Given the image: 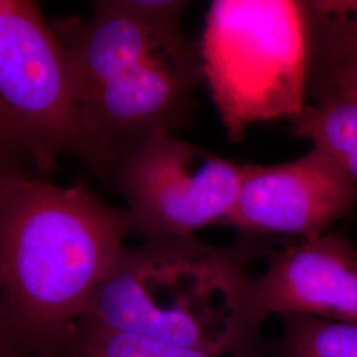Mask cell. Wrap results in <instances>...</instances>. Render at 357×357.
<instances>
[{
    "label": "cell",
    "instance_id": "obj_1",
    "mask_svg": "<svg viewBox=\"0 0 357 357\" xmlns=\"http://www.w3.org/2000/svg\"><path fill=\"white\" fill-rule=\"evenodd\" d=\"M134 224L84 187L0 184V307L32 357H60Z\"/></svg>",
    "mask_w": 357,
    "mask_h": 357
},
{
    "label": "cell",
    "instance_id": "obj_2",
    "mask_svg": "<svg viewBox=\"0 0 357 357\" xmlns=\"http://www.w3.org/2000/svg\"><path fill=\"white\" fill-rule=\"evenodd\" d=\"M250 248L196 236L125 248L84 319L215 357H258L252 320Z\"/></svg>",
    "mask_w": 357,
    "mask_h": 357
},
{
    "label": "cell",
    "instance_id": "obj_3",
    "mask_svg": "<svg viewBox=\"0 0 357 357\" xmlns=\"http://www.w3.org/2000/svg\"><path fill=\"white\" fill-rule=\"evenodd\" d=\"M203 79L231 141L307 105L311 36L306 3L215 0L199 47Z\"/></svg>",
    "mask_w": 357,
    "mask_h": 357
},
{
    "label": "cell",
    "instance_id": "obj_4",
    "mask_svg": "<svg viewBox=\"0 0 357 357\" xmlns=\"http://www.w3.org/2000/svg\"><path fill=\"white\" fill-rule=\"evenodd\" d=\"M0 143L40 178L60 158L81 156L64 52L31 0H0Z\"/></svg>",
    "mask_w": 357,
    "mask_h": 357
},
{
    "label": "cell",
    "instance_id": "obj_5",
    "mask_svg": "<svg viewBox=\"0 0 357 357\" xmlns=\"http://www.w3.org/2000/svg\"><path fill=\"white\" fill-rule=\"evenodd\" d=\"M248 166L163 134L125 153L106 184L125 200L143 240L193 237L225 225Z\"/></svg>",
    "mask_w": 357,
    "mask_h": 357
},
{
    "label": "cell",
    "instance_id": "obj_6",
    "mask_svg": "<svg viewBox=\"0 0 357 357\" xmlns=\"http://www.w3.org/2000/svg\"><path fill=\"white\" fill-rule=\"evenodd\" d=\"M203 79L199 48L183 38L101 84L78 91L79 162L107 183L130 150L190 121Z\"/></svg>",
    "mask_w": 357,
    "mask_h": 357
},
{
    "label": "cell",
    "instance_id": "obj_7",
    "mask_svg": "<svg viewBox=\"0 0 357 357\" xmlns=\"http://www.w3.org/2000/svg\"><path fill=\"white\" fill-rule=\"evenodd\" d=\"M357 204V185L328 153L311 147L284 163L249 165L224 227L246 236L286 234L302 241L330 233Z\"/></svg>",
    "mask_w": 357,
    "mask_h": 357
},
{
    "label": "cell",
    "instance_id": "obj_8",
    "mask_svg": "<svg viewBox=\"0 0 357 357\" xmlns=\"http://www.w3.org/2000/svg\"><path fill=\"white\" fill-rule=\"evenodd\" d=\"M250 315L258 330L273 317L302 315L357 323V248L327 233L271 255L253 277Z\"/></svg>",
    "mask_w": 357,
    "mask_h": 357
},
{
    "label": "cell",
    "instance_id": "obj_9",
    "mask_svg": "<svg viewBox=\"0 0 357 357\" xmlns=\"http://www.w3.org/2000/svg\"><path fill=\"white\" fill-rule=\"evenodd\" d=\"M307 16L311 36L308 96L312 101L326 96L357 101V28Z\"/></svg>",
    "mask_w": 357,
    "mask_h": 357
},
{
    "label": "cell",
    "instance_id": "obj_10",
    "mask_svg": "<svg viewBox=\"0 0 357 357\" xmlns=\"http://www.w3.org/2000/svg\"><path fill=\"white\" fill-rule=\"evenodd\" d=\"M293 132L328 153L357 185V101L326 96L290 121Z\"/></svg>",
    "mask_w": 357,
    "mask_h": 357
},
{
    "label": "cell",
    "instance_id": "obj_11",
    "mask_svg": "<svg viewBox=\"0 0 357 357\" xmlns=\"http://www.w3.org/2000/svg\"><path fill=\"white\" fill-rule=\"evenodd\" d=\"M275 357H357V323L302 315L280 318Z\"/></svg>",
    "mask_w": 357,
    "mask_h": 357
},
{
    "label": "cell",
    "instance_id": "obj_12",
    "mask_svg": "<svg viewBox=\"0 0 357 357\" xmlns=\"http://www.w3.org/2000/svg\"><path fill=\"white\" fill-rule=\"evenodd\" d=\"M60 357H215L150 337L116 331L81 320L75 337Z\"/></svg>",
    "mask_w": 357,
    "mask_h": 357
},
{
    "label": "cell",
    "instance_id": "obj_13",
    "mask_svg": "<svg viewBox=\"0 0 357 357\" xmlns=\"http://www.w3.org/2000/svg\"><path fill=\"white\" fill-rule=\"evenodd\" d=\"M306 8L320 22L357 28V1H306Z\"/></svg>",
    "mask_w": 357,
    "mask_h": 357
},
{
    "label": "cell",
    "instance_id": "obj_14",
    "mask_svg": "<svg viewBox=\"0 0 357 357\" xmlns=\"http://www.w3.org/2000/svg\"><path fill=\"white\" fill-rule=\"evenodd\" d=\"M0 357H32L0 307Z\"/></svg>",
    "mask_w": 357,
    "mask_h": 357
},
{
    "label": "cell",
    "instance_id": "obj_15",
    "mask_svg": "<svg viewBox=\"0 0 357 357\" xmlns=\"http://www.w3.org/2000/svg\"><path fill=\"white\" fill-rule=\"evenodd\" d=\"M20 175H32L38 176L29 167H26L22 160H19L13 153H10L0 143V184L6 178Z\"/></svg>",
    "mask_w": 357,
    "mask_h": 357
}]
</instances>
